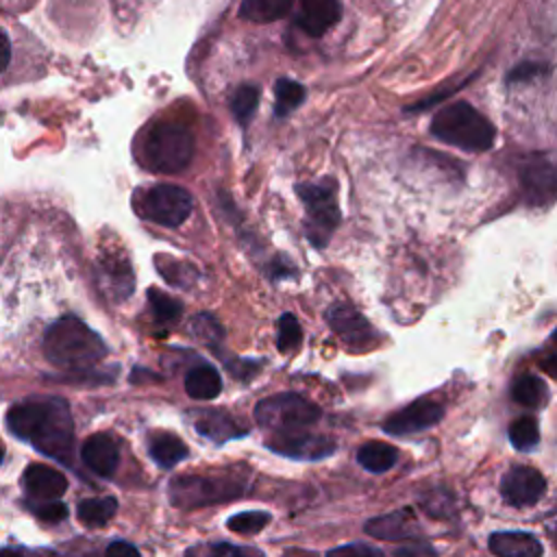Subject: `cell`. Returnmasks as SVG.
Wrapping results in <instances>:
<instances>
[{
    "instance_id": "obj_1",
    "label": "cell",
    "mask_w": 557,
    "mask_h": 557,
    "mask_svg": "<svg viewBox=\"0 0 557 557\" xmlns=\"http://www.w3.org/2000/svg\"><path fill=\"white\" fill-rule=\"evenodd\" d=\"M7 429L44 455L70 463L74 453V424L63 398L50 396L15 403L7 411Z\"/></svg>"
},
{
    "instance_id": "obj_2",
    "label": "cell",
    "mask_w": 557,
    "mask_h": 557,
    "mask_svg": "<svg viewBox=\"0 0 557 557\" xmlns=\"http://www.w3.org/2000/svg\"><path fill=\"white\" fill-rule=\"evenodd\" d=\"M41 348L52 366L67 370H87L107 355L102 337L76 315L52 322L44 333Z\"/></svg>"
},
{
    "instance_id": "obj_3",
    "label": "cell",
    "mask_w": 557,
    "mask_h": 557,
    "mask_svg": "<svg viewBox=\"0 0 557 557\" xmlns=\"http://www.w3.org/2000/svg\"><path fill=\"white\" fill-rule=\"evenodd\" d=\"M431 135L442 144L483 152L494 146V124L468 102H450L442 107L431 120Z\"/></svg>"
},
{
    "instance_id": "obj_4",
    "label": "cell",
    "mask_w": 557,
    "mask_h": 557,
    "mask_svg": "<svg viewBox=\"0 0 557 557\" xmlns=\"http://www.w3.org/2000/svg\"><path fill=\"white\" fill-rule=\"evenodd\" d=\"M191 159L194 137L189 128L176 122L152 124L139 144V161L157 174H176L185 170Z\"/></svg>"
},
{
    "instance_id": "obj_5",
    "label": "cell",
    "mask_w": 557,
    "mask_h": 557,
    "mask_svg": "<svg viewBox=\"0 0 557 557\" xmlns=\"http://www.w3.org/2000/svg\"><path fill=\"white\" fill-rule=\"evenodd\" d=\"M302 207L307 211L305 231L313 246L322 248L331 239L333 231L339 224V207H337V185L333 178H324L320 183H305L296 187Z\"/></svg>"
},
{
    "instance_id": "obj_6",
    "label": "cell",
    "mask_w": 557,
    "mask_h": 557,
    "mask_svg": "<svg viewBox=\"0 0 557 557\" xmlns=\"http://www.w3.org/2000/svg\"><path fill=\"white\" fill-rule=\"evenodd\" d=\"M318 418L320 407H315L311 400L294 392L268 396L259 400L255 407L257 424L274 433H294L318 422Z\"/></svg>"
},
{
    "instance_id": "obj_7",
    "label": "cell",
    "mask_w": 557,
    "mask_h": 557,
    "mask_svg": "<svg viewBox=\"0 0 557 557\" xmlns=\"http://www.w3.org/2000/svg\"><path fill=\"white\" fill-rule=\"evenodd\" d=\"M191 207H194V202H191L189 191L178 185H168V183L148 187L141 194H137V198H135V211L144 220L154 222L165 228L181 226L189 218Z\"/></svg>"
},
{
    "instance_id": "obj_8",
    "label": "cell",
    "mask_w": 557,
    "mask_h": 557,
    "mask_svg": "<svg viewBox=\"0 0 557 557\" xmlns=\"http://www.w3.org/2000/svg\"><path fill=\"white\" fill-rule=\"evenodd\" d=\"M518 181L527 205L544 207L557 200V163L546 154H527L518 165Z\"/></svg>"
},
{
    "instance_id": "obj_9",
    "label": "cell",
    "mask_w": 557,
    "mask_h": 557,
    "mask_svg": "<svg viewBox=\"0 0 557 557\" xmlns=\"http://www.w3.org/2000/svg\"><path fill=\"white\" fill-rule=\"evenodd\" d=\"M235 481L207 479V476H178L170 483V500L176 507H202L215 500L237 496L242 490Z\"/></svg>"
},
{
    "instance_id": "obj_10",
    "label": "cell",
    "mask_w": 557,
    "mask_h": 557,
    "mask_svg": "<svg viewBox=\"0 0 557 557\" xmlns=\"http://www.w3.org/2000/svg\"><path fill=\"white\" fill-rule=\"evenodd\" d=\"M326 322L333 329V333L350 348H370L376 342V333L372 324L352 307L346 302H337L326 311Z\"/></svg>"
},
{
    "instance_id": "obj_11",
    "label": "cell",
    "mask_w": 557,
    "mask_h": 557,
    "mask_svg": "<svg viewBox=\"0 0 557 557\" xmlns=\"http://www.w3.org/2000/svg\"><path fill=\"white\" fill-rule=\"evenodd\" d=\"M546 490V479L531 466H513L500 479V496L511 507L535 505Z\"/></svg>"
},
{
    "instance_id": "obj_12",
    "label": "cell",
    "mask_w": 557,
    "mask_h": 557,
    "mask_svg": "<svg viewBox=\"0 0 557 557\" xmlns=\"http://www.w3.org/2000/svg\"><path fill=\"white\" fill-rule=\"evenodd\" d=\"M265 446L278 455L302 459V461H315L322 457L333 455L335 442L324 435H311V433H276L265 442Z\"/></svg>"
},
{
    "instance_id": "obj_13",
    "label": "cell",
    "mask_w": 557,
    "mask_h": 557,
    "mask_svg": "<svg viewBox=\"0 0 557 557\" xmlns=\"http://www.w3.org/2000/svg\"><path fill=\"white\" fill-rule=\"evenodd\" d=\"M442 416H444V407L437 400L420 398V400H413L411 405L403 407L400 411L392 413L383 422V431L389 435L418 433V431H424V429L437 424L442 420Z\"/></svg>"
},
{
    "instance_id": "obj_14",
    "label": "cell",
    "mask_w": 557,
    "mask_h": 557,
    "mask_svg": "<svg viewBox=\"0 0 557 557\" xmlns=\"http://www.w3.org/2000/svg\"><path fill=\"white\" fill-rule=\"evenodd\" d=\"M81 459L98 476H113L120 463L117 442L107 433L89 435L81 446Z\"/></svg>"
},
{
    "instance_id": "obj_15",
    "label": "cell",
    "mask_w": 557,
    "mask_h": 557,
    "mask_svg": "<svg viewBox=\"0 0 557 557\" xmlns=\"http://www.w3.org/2000/svg\"><path fill=\"white\" fill-rule=\"evenodd\" d=\"M366 533L376 540L398 542V540H411L418 533V520L411 507L396 509L376 518H370L366 522Z\"/></svg>"
},
{
    "instance_id": "obj_16",
    "label": "cell",
    "mask_w": 557,
    "mask_h": 557,
    "mask_svg": "<svg viewBox=\"0 0 557 557\" xmlns=\"http://www.w3.org/2000/svg\"><path fill=\"white\" fill-rule=\"evenodd\" d=\"M342 17L339 0H300L296 24L309 37H322Z\"/></svg>"
},
{
    "instance_id": "obj_17",
    "label": "cell",
    "mask_w": 557,
    "mask_h": 557,
    "mask_svg": "<svg viewBox=\"0 0 557 557\" xmlns=\"http://www.w3.org/2000/svg\"><path fill=\"white\" fill-rule=\"evenodd\" d=\"M22 483L39 500H57L67 490L65 474L44 463H30L22 474Z\"/></svg>"
},
{
    "instance_id": "obj_18",
    "label": "cell",
    "mask_w": 557,
    "mask_h": 557,
    "mask_svg": "<svg viewBox=\"0 0 557 557\" xmlns=\"http://www.w3.org/2000/svg\"><path fill=\"white\" fill-rule=\"evenodd\" d=\"M194 429L211 440V442H226V440H233V437H244L246 435V426L237 424V420L233 416H228L226 411H220V409H202V411H196L194 413Z\"/></svg>"
},
{
    "instance_id": "obj_19",
    "label": "cell",
    "mask_w": 557,
    "mask_h": 557,
    "mask_svg": "<svg viewBox=\"0 0 557 557\" xmlns=\"http://www.w3.org/2000/svg\"><path fill=\"white\" fill-rule=\"evenodd\" d=\"M490 550L496 557H542V544L533 533L498 531L490 535Z\"/></svg>"
},
{
    "instance_id": "obj_20",
    "label": "cell",
    "mask_w": 557,
    "mask_h": 557,
    "mask_svg": "<svg viewBox=\"0 0 557 557\" xmlns=\"http://www.w3.org/2000/svg\"><path fill=\"white\" fill-rule=\"evenodd\" d=\"M185 392L196 400H211L222 392L220 374L213 366H196L185 376Z\"/></svg>"
},
{
    "instance_id": "obj_21",
    "label": "cell",
    "mask_w": 557,
    "mask_h": 557,
    "mask_svg": "<svg viewBox=\"0 0 557 557\" xmlns=\"http://www.w3.org/2000/svg\"><path fill=\"white\" fill-rule=\"evenodd\" d=\"M148 453L161 468H172L187 457V446L172 433H154L148 440Z\"/></svg>"
},
{
    "instance_id": "obj_22",
    "label": "cell",
    "mask_w": 557,
    "mask_h": 557,
    "mask_svg": "<svg viewBox=\"0 0 557 557\" xmlns=\"http://www.w3.org/2000/svg\"><path fill=\"white\" fill-rule=\"evenodd\" d=\"M102 276L107 287L111 289V298L124 300L133 292V272L124 257L109 255V259L102 261Z\"/></svg>"
},
{
    "instance_id": "obj_23",
    "label": "cell",
    "mask_w": 557,
    "mask_h": 557,
    "mask_svg": "<svg viewBox=\"0 0 557 557\" xmlns=\"http://www.w3.org/2000/svg\"><path fill=\"white\" fill-rule=\"evenodd\" d=\"M294 0H242L239 17L255 24H270L292 11Z\"/></svg>"
},
{
    "instance_id": "obj_24",
    "label": "cell",
    "mask_w": 557,
    "mask_h": 557,
    "mask_svg": "<svg viewBox=\"0 0 557 557\" xmlns=\"http://www.w3.org/2000/svg\"><path fill=\"white\" fill-rule=\"evenodd\" d=\"M511 398L529 409H537L548 400L546 383L535 374H520L511 383Z\"/></svg>"
},
{
    "instance_id": "obj_25",
    "label": "cell",
    "mask_w": 557,
    "mask_h": 557,
    "mask_svg": "<svg viewBox=\"0 0 557 557\" xmlns=\"http://www.w3.org/2000/svg\"><path fill=\"white\" fill-rule=\"evenodd\" d=\"M357 461L368 472H385L398 461V453L385 442H366L357 450Z\"/></svg>"
},
{
    "instance_id": "obj_26",
    "label": "cell",
    "mask_w": 557,
    "mask_h": 557,
    "mask_svg": "<svg viewBox=\"0 0 557 557\" xmlns=\"http://www.w3.org/2000/svg\"><path fill=\"white\" fill-rule=\"evenodd\" d=\"M509 442L516 450H533L540 444V426L533 416H520L509 424Z\"/></svg>"
},
{
    "instance_id": "obj_27",
    "label": "cell",
    "mask_w": 557,
    "mask_h": 557,
    "mask_svg": "<svg viewBox=\"0 0 557 557\" xmlns=\"http://www.w3.org/2000/svg\"><path fill=\"white\" fill-rule=\"evenodd\" d=\"M305 100V87L292 78H278L274 85V113L285 117Z\"/></svg>"
},
{
    "instance_id": "obj_28",
    "label": "cell",
    "mask_w": 557,
    "mask_h": 557,
    "mask_svg": "<svg viewBox=\"0 0 557 557\" xmlns=\"http://www.w3.org/2000/svg\"><path fill=\"white\" fill-rule=\"evenodd\" d=\"M117 509V500L113 496H100V498H85L78 505V518L85 524H104L109 518H113Z\"/></svg>"
},
{
    "instance_id": "obj_29",
    "label": "cell",
    "mask_w": 557,
    "mask_h": 557,
    "mask_svg": "<svg viewBox=\"0 0 557 557\" xmlns=\"http://www.w3.org/2000/svg\"><path fill=\"white\" fill-rule=\"evenodd\" d=\"M257 104H259V87L242 85V87L235 89V94L231 98V113L235 115V120L242 126H246L248 120L252 117Z\"/></svg>"
},
{
    "instance_id": "obj_30",
    "label": "cell",
    "mask_w": 557,
    "mask_h": 557,
    "mask_svg": "<svg viewBox=\"0 0 557 557\" xmlns=\"http://www.w3.org/2000/svg\"><path fill=\"white\" fill-rule=\"evenodd\" d=\"M148 302H150V309H152V315L157 322L165 324V322H174L181 318V305L159 289L148 292Z\"/></svg>"
},
{
    "instance_id": "obj_31",
    "label": "cell",
    "mask_w": 557,
    "mask_h": 557,
    "mask_svg": "<svg viewBox=\"0 0 557 557\" xmlns=\"http://www.w3.org/2000/svg\"><path fill=\"white\" fill-rule=\"evenodd\" d=\"M270 522V513L268 511H242V513H235L228 518L226 527L235 533H242V535H250V533H257L261 531L265 524Z\"/></svg>"
},
{
    "instance_id": "obj_32",
    "label": "cell",
    "mask_w": 557,
    "mask_h": 557,
    "mask_svg": "<svg viewBox=\"0 0 557 557\" xmlns=\"http://www.w3.org/2000/svg\"><path fill=\"white\" fill-rule=\"evenodd\" d=\"M300 339H302V331H300L298 320L292 313L281 315V320H278V335H276L278 350L281 352L294 350L300 344Z\"/></svg>"
},
{
    "instance_id": "obj_33",
    "label": "cell",
    "mask_w": 557,
    "mask_h": 557,
    "mask_svg": "<svg viewBox=\"0 0 557 557\" xmlns=\"http://www.w3.org/2000/svg\"><path fill=\"white\" fill-rule=\"evenodd\" d=\"M26 507L33 516L46 520V522H59L67 518V505L61 500H28Z\"/></svg>"
},
{
    "instance_id": "obj_34",
    "label": "cell",
    "mask_w": 557,
    "mask_h": 557,
    "mask_svg": "<svg viewBox=\"0 0 557 557\" xmlns=\"http://www.w3.org/2000/svg\"><path fill=\"white\" fill-rule=\"evenodd\" d=\"M544 65L537 61H522L516 67H511V72L507 74V83H529L535 81L544 74Z\"/></svg>"
},
{
    "instance_id": "obj_35",
    "label": "cell",
    "mask_w": 557,
    "mask_h": 557,
    "mask_svg": "<svg viewBox=\"0 0 557 557\" xmlns=\"http://www.w3.org/2000/svg\"><path fill=\"white\" fill-rule=\"evenodd\" d=\"M324 557H383V553L370 544L355 542V544H344L333 550H329Z\"/></svg>"
},
{
    "instance_id": "obj_36",
    "label": "cell",
    "mask_w": 557,
    "mask_h": 557,
    "mask_svg": "<svg viewBox=\"0 0 557 557\" xmlns=\"http://www.w3.org/2000/svg\"><path fill=\"white\" fill-rule=\"evenodd\" d=\"M394 557H437V553L429 542L413 540V542H407L400 548H396Z\"/></svg>"
},
{
    "instance_id": "obj_37",
    "label": "cell",
    "mask_w": 557,
    "mask_h": 557,
    "mask_svg": "<svg viewBox=\"0 0 557 557\" xmlns=\"http://www.w3.org/2000/svg\"><path fill=\"white\" fill-rule=\"evenodd\" d=\"M205 557H259V555H252V553L231 546V544H213V546H209Z\"/></svg>"
},
{
    "instance_id": "obj_38",
    "label": "cell",
    "mask_w": 557,
    "mask_h": 557,
    "mask_svg": "<svg viewBox=\"0 0 557 557\" xmlns=\"http://www.w3.org/2000/svg\"><path fill=\"white\" fill-rule=\"evenodd\" d=\"M104 557H139V550H137L133 544L117 540V542H111V544L107 546Z\"/></svg>"
},
{
    "instance_id": "obj_39",
    "label": "cell",
    "mask_w": 557,
    "mask_h": 557,
    "mask_svg": "<svg viewBox=\"0 0 557 557\" xmlns=\"http://www.w3.org/2000/svg\"><path fill=\"white\" fill-rule=\"evenodd\" d=\"M9 61H11V44L4 30L0 28V74L9 67Z\"/></svg>"
},
{
    "instance_id": "obj_40",
    "label": "cell",
    "mask_w": 557,
    "mask_h": 557,
    "mask_svg": "<svg viewBox=\"0 0 557 557\" xmlns=\"http://www.w3.org/2000/svg\"><path fill=\"white\" fill-rule=\"evenodd\" d=\"M540 366H542V370H544L546 374H550L553 379H557V352H550L548 357H544Z\"/></svg>"
},
{
    "instance_id": "obj_41",
    "label": "cell",
    "mask_w": 557,
    "mask_h": 557,
    "mask_svg": "<svg viewBox=\"0 0 557 557\" xmlns=\"http://www.w3.org/2000/svg\"><path fill=\"white\" fill-rule=\"evenodd\" d=\"M283 557H315L313 553H305V550H298V548H292L287 550Z\"/></svg>"
},
{
    "instance_id": "obj_42",
    "label": "cell",
    "mask_w": 557,
    "mask_h": 557,
    "mask_svg": "<svg viewBox=\"0 0 557 557\" xmlns=\"http://www.w3.org/2000/svg\"><path fill=\"white\" fill-rule=\"evenodd\" d=\"M0 557H24V555L13 548H0Z\"/></svg>"
},
{
    "instance_id": "obj_43",
    "label": "cell",
    "mask_w": 557,
    "mask_h": 557,
    "mask_svg": "<svg viewBox=\"0 0 557 557\" xmlns=\"http://www.w3.org/2000/svg\"><path fill=\"white\" fill-rule=\"evenodd\" d=\"M2 459H4V446H2V442H0V463H2Z\"/></svg>"
},
{
    "instance_id": "obj_44",
    "label": "cell",
    "mask_w": 557,
    "mask_h": 557,
    "mask_svg": "<svg viewBox=\"0 0 557 557\" xmlns=\"http://www.w3.org/2000/svg\"><path fill=\"white\" fill-rule=\"evenodd\" d=\"M553 339H555V342H557V329H555V333H553Z\"/></svg>"
}]
</instances>
